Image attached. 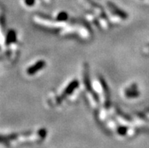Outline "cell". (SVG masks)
I'll use <instances>...</instances> for the list:
<instances>
[{
  "instance_id": "cell-3",
  "label": "cell",
  "mask_w": 149,
  "mask_h": 148,
  "mask_svg": "<svg viewBox=\"0 0 149 148\" xmlns=\"http://www.w3.org/2000/svg\"><path fill=\"white\" fill-rule=\"evenodd\" d=\"M78 85V82L77 80L75 81H73L71 83H70L69 85H68V87L66 88V89H65V91H64V92L63 93V95H62V98H65L67 95H68V94H70V93H71L77 87Z\"/></svg>"
},
{
  "instance_id": "cell-6",
  "label": "cell",
  "mask_w": 149,
  "mask_h": 148,
  "mask_svg": "<svg viewBox=\"0 0 149 148\" xmlns=\"http://www.w3.org/2000/svg\"><path fill=\"white\" fill-rule=\"evenodd\" d=\"M25 3L27 6H33L34 3V0H25Z\"/></svg>"
},
{
  "instance_id": "cell-2",
  "label": "cell",
  "mask_w": 149,
  "mask_h": 148,
  "mask_svg": "<svg viewBox=\"0 0 149 148\" xmlns=\"http://www.w3.org/2000/svg\"><path fill=\"white\" fill-rule=\"evenodd\" d=\"M108 7L111 8V10L113 11V13L118 15V16H120L121 18L126 19L127 17V14L125 13L124 11H121V10L120 9V8H117L113 3H111V2H109V3H108Z\"/></svg>"
},
{
  "instance_id": "cell-1",
  "label": "cell",
  "mask_w": 149,
  "mask_h": 148,
  "mask_svg": "<svg viewBox=\"0 0 149 148\" xmlns=\"http://www.w3.org/2000/svg\"><path fill=\"white\" fill-rule=\"evenodd\" d=\"M45 66V62L44 60H40V61L36 62L34 65L31 66L30 67L27 69V73L29 75H33L35 73H37L38 71H40V69H42Z\"/></svg>"
},
{
  "instance_id": "cell-5",
  "label": "cell",
  "mask_w": 149,
  "mask_h": 148,
  "mask_svg": "<svg viewBox=\"0 0 149 148\" xmlns=\"http://www.w3.org/2000/svg\"><path fill=\"white\" fill-rule=\"evenodd\" d=\"M68 18V15H67L65 12H61L58 15V21H64V20H66Z\"/></svg>"
},
{
  "instance_id": "cell-4",
  "label": "cell",
  "mask_w": 149,
  "mask_h": 148,
  "mask_svg": "<svg viewBox=\"0 0 149 148\" xmlns=\"http://www.w3.org/2000/svg\"><path fill=\"white\" fill-rule=\"evenodd\" d=\"M139 94V92L137 91L136 85H132L130 88H128V89L126 91V95H127L128 98H136V97H138Z\"/></svg>"
}]
</instances>
